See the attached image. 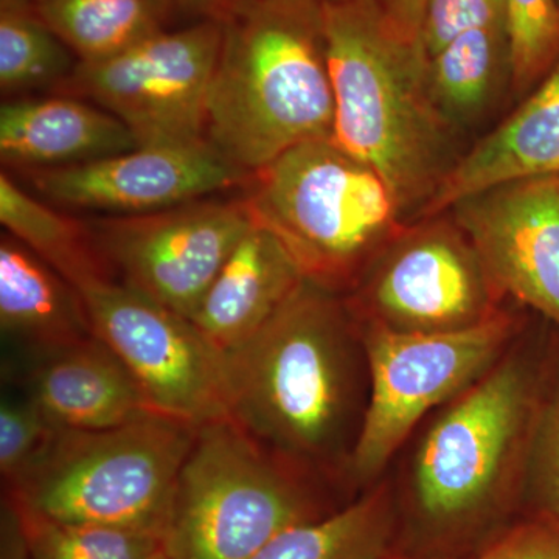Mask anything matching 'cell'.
I'll return each mask as SVG.
<instances>
[{"label":"cell","mask_w":559,"mask_h":559,"mask_svg":"<svg viewBox=\"0 0 559 559\" xmlns=\"http://www.w3.org/2000/svg\"><path fill=\"white\" fill-rule=\"evenodd\" d=\"M227 417L290 469L340 454L353 392L347 311L305 278L252 337L223 355Z\"/></svg>","instance_id":"1"},{"label":"cell","mask_w":559,"mask_h":559,"mask_svg":"<svg viewBox=\"0 0 559 559\" xmlns=\"http://www.w3.org/2000/svg\"><path fill=\"white\" fill-rule=\"evenodd\" d=\"M223 24L209 145L252 176L301 143L333 138L322 0H246Z\"/></svg>","instance_id":"2"},{"label":"cell","mask_w":559,"mask_h":559,"mask_svg":"<svg viewBox=\"0 0 559 559\" xmlns=\"http://www.w3.org/2000/svg\"><path fill=\"white\" fill-rule=\"evenodd\" d=\"M333 139L388 182L401 210L432 197L444 130L421 44L393 35L378 0H322Z\"/></svg>","instance_id":"3"},{"label":"cell","mask_w":559,"mask_h":559,"mask_svg":"<svg viewBox=\"0 0 559 559\" xmlns=\"http://www.w3.org/2000/svg\"><path fill=\"white\" fill-rule=\"evenodd\" d=\"M197 429L160 415L112 429H61L7 496L53 520L164 540Z\"/></svg>","instance_id":"4"},{"label":"cell","mask_w":559,"mask_h":559,"mask_svg":"<svg viewBox=\"0 0 559 559\" xmlns=\"http://www.w3.org/2000/svg\"><path fill=\"white\" fill-rule=\"evenodd\" d=\"M246 186L255 219L277 235L305 277L333 290L399 234L403 210L388 182L333 138L286 151Z\"/></svg>","instance_id":"5"},{"label":"cell","mask_w":559,"mask_h":559,"mask_svg":"<svg viewBox=\"0 0 559 559\" xmlns=\"http://www.w3.org/2000/svg\"><path fill=\"white\" fill-rule=\"evenodd\" d=\"M297 476L230 418L201 426L176 481L165 550L173 559H252L316 520Z\"/></svg>","instance_id":"6"},{"label":"cell","mask_w":559,"mask_h":559,"mask_svg":"<svg viewBox=\"0 0 559 559\" xmlns=\"http://www.w3.org/2000/svg\"><path fill=\"white\" fill-rule=\"evenodd\" d=\"M509 333L502 312L444 333H404L371 322L366 336L370 401L348 457L349 473L374 476L432 407L487 373Z\"/></svg>","instance_id":"7"},{"label":"cell","mask_w":559,"mask_h":559,"mask_svg":"<svg viewBox=\"0 0 559 559\" xmlns=\"http://www.w3.org/2000/svg\"><path fill=\"white\" fill-rule=\"evenodd\" d=\"M223 36V22L210 20L162 31L106 60L79 62L55 94L108 110L140 146L207 142L209 90Z\"/></svg>","instance_id":"8"},{"label":"cell","mask_w":559,"mask_h":559,"mask_svg":"<svg viewBox=\"0 0 559 559\" xmlns=\"http://www.w3.org/2000/svg\"><path fill=\"white\" fill-rule=\"evenodd\" d=\"M76 290L95 336L119 356L157 415L193 428L229 418L223 355L190 319L110 277Z\"/></svg>","instance_id":"9"},{"label":"cell","mask_w":559,"mask_h":559,"mask_svg":"<svg viewBox=\"0 0 559 559\" xmlns=\"http://www.w3.org/2000/svg\"><path fill=\"white\" fill-rule=\"evenodd\" d=\"M110 277L193 318L231 250L253 224L246 197L204 200L134 216L91 221Z\"/></svg>","instance_id":"10"},{"label":"cell","mask_w":559,"mask_h":559,"mask_svg":"<svg viewBox=\"0 0 559 559\" xmlns=\"http://www.w3.org/2000/svg\"><path fill=\"white\" fill-rule=\"evenodd\" d=\"M525 406L521 370L500 364L441 415L423 441L415 469L418 502L426 514L457 520L487 502L520 439Z\"/></svg>","instance_id":"11"},{"label":"cell","mask_w":559,"mask_h":559,"mask_svg":"<svg viewBox=\"0 0 559 559\" xmlns=\"http://www.w3.org/2000/svg\"><path fill=\"white\" fill-rule=\"evenodd\" d=\"M463 235L441 223L404 234L364 290L373 322L404 333H444L495 316L498 289Z\"/></svg>","instance_id":"12"},{"label":"cell","mask_w":559,"mask_h":559,"mask_svg":"<svg viewBox=\"0 0 559 559\" xmlns=\"http://www.w3.org/2000/svg\"><path fill=\"white\" fill-rule=\"evenodd\" d=\"M24 173L50 204L108 216L160 212L246 186L250 179L207 142L139 146L72 167Z\"/></svg>","instance_id":"13"},{"label":"cell","mask_w":559,"mask_h":559,"mask_svg":"<svg viewBox=\"0 0 559 559\" xmlns=\"http://www.w3.org/2000/svg\"><path fill=\"white\" fill-rule=\"evenodd\" d=\"M452 209L498 293L559 325V178L502 183Z\"/></svg>","instance_id":"14"},{"label":"cell","mask_w":559,"mask_h":559,"mask_svg":"<svg viewBox=\"0 0 559 559\" xmlns=\"http://www.w3.org/2000/svg\"><path fill=\"white\" fill-rule=\"evenodd\" d=\"M9 371L60 429H112L157 415L131 371L97 336L17 356Z\"/></svg>","instance_id":"15"},{"label":"cell","mask_w":559,"mask_h":559,"mask_svg":"<svg viewBox=\"0 0 559 559\" xmlns=\"http://www.w3.org/2000/svg\"><path fill=\"white\" fill-rule=\"evenodd\" d=\"M139 146L116 116L73 95L11 98L0 108V157L17 171L72 167Z\"/></svg>","instance_id":"16"},{"label":"cell","mask_w":559,"mask_h":559,"mask_svg":"<svg viewBox=\"0 0 559 559\" xmlns=\"http://www.w3.org/2000/svg\"><path fill=\"white\" fill-rule=\"evenodd\" d=\"M533 178H559V61L513 116L451 165L423 213L439 215L481 191Z\"/></svg>","instance_id":"17"},{"label":"cell","mask_w":559,"mask_h":559,"mask_svg":"<svg viewBox=\"0 0 559 559\" xmlns=\"http://www.w3.org/2000/svg\"><path fill=\"white\" fill-rule=\"evenodd\" d=\"M305 278L277 235L253 216L190 320L224 355L252 337Z\"/></svg>","instance_id":"18"},{"label":"cell","mask_w":559,"mask_h":559,"mask_svg":"<svg viewBox=\"0 0 559 559\" xmlns=\"http://www.w3.org/2000/svg\"><path fill=\"white\" fill-rule=\"evenodd\" d=\"M0 329L21 355L95 336L79 290L9 234L0 240Z\"/></svg>","instance_id":"19"},{"label":"cell","mask_w":559,"mask_h":559,"mask_svg":"<svg viewBox=\"0 0 559 559\" xmlns=\"http://www.w3.org/2000/svg\"><path fill=\"white\" fill-rule=\"evenodd\" d=\"M28 7L80 62L106 60L156 35L171 10L167 0H33Z\"/></svg>","instance_id":"20"},{"label":"cell","mask_w":559,"mask_h":559,"mask_svg":"<svg viewBox=\"0 0 559 559\" xmlns=\"http://www.w3.org/2000/svg\"><path fill=\"white\" fill-rule=\"evenodd\" d=\"M0 223L7 234L50 264L75 289L90 280L110 277L95 249L90 224L33 197L7 171L0 175Z\"/></svg>","instance_id":"21"},{"label":"cell","mask_w":559,"mask_h":559,"mask_svg":"<svg viewBox=\"0 0 559 559\" xmlns=\"http://www.w3.org/2000/svg\"><path fill=\"white\" fill-rule=\"evenodd\" d=\"M392 528L381 492L280 533L252 559H382Z\"/></svg>","instance_id":"22"},{"label":"cell","mask_w":559,"mask_h":559,"mask_svg":"<svg viewBox=\"0 0 559 559\" xmlns=\"http://www.w3.org/2000/svg\"><path fill=\"white\" fill-rule=\"evenodd\" d=\"M79 62L68 44L40 20L32 7H2L0 90L3 95L58 91Z\"/></svg>","instance_id":"23"},{"label":"cell","mask_w":559,"mask_h":559,"mask_svg":"<svg viewBox=\"0 0 559 559\" xmlns=\"http://www.w3.org/2000/svg\"><path fill=\"white\" fill-rule=\"evenodd\" d=\"M503 53L509 55L507 25L460 33L429 58V84L441 112L466 116L487 100Z\"/></svg>","instance_id":"24"},{"label":"cell","mask_w":559,"mask_h":559,"mask_svg":"<svg viewBox=\"0 0 559 559\" xmlns=\"http://www.w3.org/2000/svg\"><path fill=\"white\" fill-rule=\"evenodd\" d=\"M7 499L16 511L32 559H148L164 546L156 536L53 520L9 496Z\"/></svg>","instance_id":"25"},{"label":"cell","mask_w":559,"mask_h":559,"mask_svg":"<svg viewBox=\"0 0 559 559\" xmlns=\"http://www.w3.org/2000/svg\"><path fill=\"white\" fill-rule=\"evenodd\" d=\"M507 33L511 76L522 91L558 58V0H507Z\"/></svg>","instance_id":"26"},{"label":"cell","mask_w":559,"mask_h":559,"mask_svg":"<svg viewBox=\"0 0 559 559\" xmlns=\"http://www.w3.org/2000/svg\"><path fill=\"white\" fill-rule=\"evenodd\" d=\"M60 428L38 404L16 385H10L0 401V474L7 488L13 487L49 450Z\"/></svg>","instance_id":"27"},{"label":"cell","mask_w":559,"mask_h":559,"mask_svg":"<svg viewBox=\"0 0 559 559\" xmlns=\"http://www.w3.org/2000/svg\"><path fill=\"white\" fill-rule=\"evenodd\" d=\"M507 25V0H428L419 43L428 60L460 33Z\"/></svg>","instance_id":"28"},{"label":"cell","mask_w":559,"mask_h":559,"mask_svg":"<svg viewBox=\"0 0 559 559\" xmlns=\"http://www.w3.org/2000/svg\"><path fill=\"white\" fill-rule=\"evenodd\" d=\"M479 559H559V535L539 525L514 530Z\"/></svg>","instance_id":"29"},{"label":"cell","mask_w":559,"mask_h":559,"mask_svg":"<svg viewBox=\"0 0 559 559\" xmlns=\"http://www.w3.org/2000/svg\"><path fill=\"white\" fill-rule=\"evenodd\" d=\"M428 0H388L384 5L385 24L393 35L411 44L419 43L423 17Z\"/></svg>","instance_id":"30"},{"label":"cell","mask_w":559,"mask_h":559,"mask_svg":"<svg viewBox=\"0 0 559 559\" xmlns=\"http://www.w3.org/2000/svg\"><path fill=\"white\" fill-rule=\"evenodd\" d=\"M544 488H546L547 502L559 520V404L547 430L546 451H544Z\"/></svg>","instance_id":"31"},{"label":"cell","mask_w":559,"mask_h":559,"mask_svg":"<svg viewBox=\"0 0 559 559\" xmlns=\"http://www.w3.org/2000/svg\"><path fill=\"white\" fill-rule=\"evenodd\" d=\"M170 9H178L201 21L226 22L237 13L246 0H167Z\"/></svg>","instance_id":"32"},{"label":"cell","mask_w":559,"mask_h":559,"mask_svg":"<svg viewBox=\"0 0 559 559\" xmlns=\"http://www.w3.org/2000/svg\"><path fill=\"white\" fill-rule=\"evenodd\" d=\"M33 0H2V7H28Z\"/></svg>","instance_id":"33"},{"label":"cell","mask_w":559,"mask_h":559,"mask_svg":"<svg viewBox=\"0 0 559 559\" xmlns=\"http://www.w3.org/2000/svg\"><path fill=\"white\" fill-rule=\"evenodd\" d=\"M148 559H173L170 555H168V551L165 550V547L162 546L160 549H157L154 551L153 555Z\"/></svg>","instance_id":"34"},{"label":"cell","mask_w":559,"mask_h":559,"mask_svg":"<svg viewBox=\"0 0 559 559\" xmlns=\"http://www.w3.org/2000/svg\"><path fill=\"white\" fill-rule=\"evenodd\" d=\"M558 2H559V0H558Z\"/></svg>","instance_id":"35"}]
</instances>
